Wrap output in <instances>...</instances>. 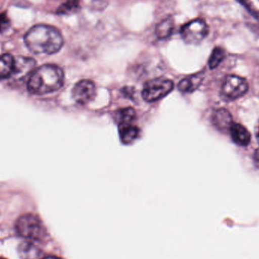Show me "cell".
<instances>
[{"label":"cell","mask_w":259,"mask_h":259,"mask_svg":"<svg viewBox=\"0 0 259 259\" xmlns=\"http://www.w3.org/2000/svg\"><path fill=\"white\" fill-rule=\"evenodd\" d=\"M24 42L30 52L37 55L55 54L62 49L64 44L59 30L45 24L31 27L24 36Z\"/></svg>","instance_id":"1"},{"label":"cell","mask_w":259,"mask_h":259,"mask_svg":"<svg viewBox=\"0 0 259 259\" xmlns=\"http://www.w3.org/2000/svg\"><path fill=\"white\" fill-rule=\"evenodd\" d=\"M64 72L56 65H44L33 71L27 81V90L34 95L57 91L64 83Z\"/></svg>","instance_id":"2"},{"label":"cell","mask_w":259,"mask_h":259,"mask_svg":"<svg viewBox=\"0 0 259 259\" xmlns=\"http://www.w3.org/2000/svg\"><path fill=\"white\" fill-rule=\"evenodd\" d=\"M15 230L18 235L29 240H42L47 235L42 222L33 214L21 216L15 224Z\"/></svg>","instance_id":"3"},{"label":"cell","mask_w":259,"mask_h":259,"mask_svg":"<svg viewBox=\"0 0 259 259\" xmlns=\"http://www.w3.org/2000/svg\"><path fill=\"white\" fill-rule=\"evenodd\" d=\"M173 89L174 83L172 80L158 77L145 83L142 96L145 101L152 103L164 98Z\"/></svg>","instance_id":"4"},{"label":"cell","mask_w":259,"mask_h":259,"mask_svg":"<svg viewBox=\"0 0 259 259\" xmlns=\"http://www.w3.org/2000/svg\"><path fill=\"white\" fill-rule=\"evenodd\" d=\"M181 36L187 44H199L206 37L208 27L202 19H196L183 26L181 30Z\"/></svg>","instance_id":"5"},{"label":"cell","mask_w":259,"mask_h":259,"mask_svg":"<svg viewBox=\"0 0 259 259\" xmlns=\"http://www.w3.org/2000/svg\"><path fill=\"white\" fill-rule=\"evenodd\" d=\"M249 90L246 79L237 75H229L225 78L222 86V94L229 99L239 98Z\"/></svg>","instance_id":"6"},{"label":"cell","mask_w":259,"mask_h":259,"mask_svg":"<svg viewBox=\"0 0 259 259\" xmlns=\"http://www.w3.org/2000/svg\"><path fill=\"white\" fill-rule=\"evenodd\" d=\"M97 95L95 83L90 80H82L74 85L72 97L77 104L84 105L91 103Z\"/></svg>","instance_id":"7"},{"label":"cell","mask_w":259,"mask_h":259,"mask_svg":"<svg viewBox=\"0 0 259 259\" xmlns=\"http://www.w3.org/2000/svg\"><path fill=\"white\" fill-rule=\"evenodd\" d=\"M36 66V62L31 58L19 57L15 58V70L11 78L15 80H24L27 77H30V74L33 72Z\"/></svg>","instance_id":"8"},{"label":"cell","mask_w":259,"mask_h":259,"mask_svg":"<svg viewBox=\"0 0 259 259\" xmlns=\"http://www.w3.org/2000/svg\"><path fill=\"white\" fill-rule=\"evenodd\" d=\"M230 134L233 141L238 146H246L250 143V133L241 124H233L230 128Z\"/></svg>","instance_id":"9"},{"label":"cell","mask_w":259,"mask_h":259,"mask_svg":"<svg viewBox=\"0 0 259 259\" xmlns=\"http://www.w3.org/2000/svg\"><path fill=\"white\" fill-rule=\"evenodd\" d=\"M212 122L219 131H226L231 128L233 118L229 111L225 109H218L212 116Z\"/></svg>","instance_id":"10"},{"label":"cell","mask_w":259,"mask_h":259,"mask_svg":"<svg viewBox=\"0 0 259 259\" xmlns=\"http://www.w3.org/2000/svg\"><path fill=\"white\" fill-rule=\"evenodd\" d=\"M204 76L202 74H195L183 79L179 84L178 89L182 93H192L199 88L203 81Z\"/></svg>","instance_id":"11"},{"label":"cell","mask_w":259,"mask_h":259,"mask_svg":"<svg viewBox=\"0 0 259 259\" xmlns=\"http://www.w3.org/2000/svg\"><path fill=\"white\" fill-rule=\"evenodd\" d=\"M15 58L11 54L0 56V79L12 77L15 70Z\"/></svg>","instance_id":"12"},{"label":"cell","mask_w":259,"mask_h":259,"mask_svg":"<svg viewBox=\"0 0 259 259\" xmlns=\"http://www.w3.org/2000/svg\"><path fill=\"white\" fill-rule=\"evenodd\" d=\"M119 134L124 144H130L138 137L140 129L132 124H119Z\"/></svg>","instance_id":"13"},{"label":"cell","mask_w":259,"mask_h":259,"mask_svg":"<svg viewBox=\"0 0 259 259\" xmlns=\"http://www.w3.org/2000/svg\"><path fill=\"white\" fill-rule=\"evenodd\" d=\"M174 29H175L174 18L172 17H167L157 25L155 34L159 39H166L171 35Z\"/></svg>","instance_id":"14"},{"label":"cell","mask_w":259,"mask_h":259,"mask_svg":"<svg viewBox=\"0 0 259 259\" xmlns=\"http://www.w3.org/2000/svg\"><path fill=\"white\" fill-rule=\"evenodd\" d=\"M135 117V110L131 107L119 109L116 112V118L119 124H131Z\"/></svg>","instance_id":"15"},{"label":"cell","mask_w":259,"mask_h":259,"mask_svg":"<svg viewBox=\"0 0 259 259\" xmlns=\"http://www.w3.org/2000/svg\"><path fill=\"white\" fill-rule=\"evenodd\" d=\"M80 9V2L78 0H68L59 6L57 10L59 15H70L75 13Z\"/></svg>","instance_id":"16"},{"label":"cell","mask_w":259,"mask_h":259,"mask_svg":"<svg viewBox=\"0 0 259 259\" xmlns=\"http://www.w3.org/2000/svg\"><path fill=\"white\" fill-rule=\"evenodd\" d=\"M225 50L221 47H215L213 50L209 60H208L209 68L211 69H214V68H217L220 65L221 62L225 59Z\"/></svg>","instance_id":"17"},{"label":"cell","mask_w":259,"mask_h":259,"mask_svg":"<svg viewBox=\"0 0 259 259\" xmlns=\"http://www.w3.org/2000/svg\"><path fill=\"white\" fill-rule=\"evenodd\" d=\"M21 255L23 259H37L40 254L37 247L31 243H28L23 244L22 247H21Z\"/></svg>","instance_id":"18"},{"label":"cell","mask_w":259,"mask_h":259,"mask_svg":"<svg viewBox=\"0 0 259 259\" xmlns=\"http://www.w3.org/2000/svg\"><path fill=\"white\" fill-rule=\"evenodd\" d=\"M237 1L240 4L243 5L251 15H253L255 18L259 19V12L255 9V6H253V5L252 4V3L249 0H237Z\"/></svg>","instance_id":"19"},{"label":"cell","mask_w":259,"mask_h":259,"mask_svg":"<svg viewBox=\"0 0 259 259\" xmlns=\"http://www.w3.org/2000/svg\"><path fill=\"white\" fill-rule=\"evenodd\" d=\"M9 26V21L6 14H0V32L4 31Z\"/></svg>","instance_id":"20"},{"label":"cell","mask_w":259,"mask_h":259,"mask_svg":"<svg viewBox=\"0 0 259 259\" xmlns=\"http://www.w3.org/2000/svg\"><path fill=\"white\" fill-rule=\"evenodd\" d=\"M254 161L257 167H259V149L255 151V155H254Z\"/></svg>","instance_id":"21"},{"label":"cell","mask_w":259,"mask_h":259,"mask_svg":"<svg viewBox=\"0 0 259 259\" xmlns=\"http://www.w3.org/2000/svg\"><path fill=\"white\" fill-rule=\"evenodd\" d=\"M42 259H59V258H56V257L50 256V257H47V258H44Z\"/></svg>","instance_id":"22"},{"label":"cell","mask_w":259,"mask_h":259,"mask_svg":"<svg viewBox=\"0 0 259 259\" xmlns=\"http://www.w3.org/2000/svg\"><path fill=\"white\" fill-rule=\"evenodd\" d=\"M258 137H259V129H258Z\"/></svg>","instance_id":"23"},{"label":"cell","mask_w":259,"mask_h":259,"mask_svg":"<svg viewBox=\"0 0 259 259\" xmlns=\"http://www.w3.org/2000/svg\"><path fill=\"white\" fill-rule=\"evenodd\" d=\"M0 259H6V258H0Z\"/></svg>","instance_id":"24"}]
</instances>
